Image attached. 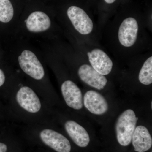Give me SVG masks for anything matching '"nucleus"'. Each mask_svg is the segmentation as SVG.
I'll return each instance as SVG.
<instances>
[{"label":"nucleus","instance_id":"obj_1","mask_svg":"<svg viewBox=\"0 0 152 152\" xmlns=\"http://www.w3.org/2000/svg\"><path fill=\"white\" fill-rule=\"evenodd\" d=\"M138 119L134 112L130 109L123 112L118 118L116 132L117 140L121 145L127 146L131 143Z\"/></svg>","mask_w":152,"mask_h":152},{"label":"nucleus","instance_id":"obj_2","mask_svg":"<svg viewBox=\"0 0 152 152\" xmlns=\"http://www.w3.org/2000/svg\"><path fill=\"white\" fill-rule=\"evenodd\" d=\"M20 66L24 72L37 80H41L45 75V71L40 62L33 52L25 50L18 57Z\"/></svg>","mask_w":152,"mask_h":152},{"label":"nucleus","instance_id":"obj_3","mask_svg":"<svg viewBox=\"0 0 152 152\" xmlns=\"http://www.w3.org/2000/svg\"><path fill=\"white\" fill-rule=\"evenodd\" d=\"M67 14L74 28L79 33L87 35L91 32L93 29L92 21L83 9L72 6L68 9Z\"/></svg>","mask_w":152,"mask_h":152},{"label":"nucleus","instance_id":"obj_4","mask_svg":"<svg viewBox=\"0 0 152 152\" xmlns=\"http://www.w3.org/2000/svg\"><path fill=\"white\" fill-rule=\"evenodd\" d=\"M138 29L135 19L129 17L124 19L120 25L118 34L121 45L125 47L133 46L137 40Z\"/></svg>","mask_w":152,"mask_h":152},{"label":"nucleus","instance_id":"obj_5","mask_svg":"<svg viewBox=\"0 0 152 152\" xmlns=\"http://www.w3.org/2000/svg\"><path fill=\"white\" fill-rule=\"evenodd\" d=\"M40 137L47 145L58 152H70V143L67 139L59 133L49 129L41 132Z\"/></svg>","mask_w":152,"mask_h":152},{"label":"nucleus","instance_id":"obj_6","mask_svg":"<svg viewBox=\"0 0 152 152\" xmlns=\"http://www.w3.org/2000/svg\"><path fill=\"white\" fill-rule=\"evenodd\" d=\"M91 66L99 73L106 75L111 72L113 63L107 55L99 49H95L87 53Z\"/></svg>","mask_w":152,"mask_h":152},{"label":"nucleus","instance_id":"obj_7","mask_svg":"<svg viewBox=\"0 0 152 152\" xmlns=\"http://www.w3.org/2000/svg\"><path fill=\"white\" fill-rule=\"evenodd\" d=\"M18 103L23 109L31 113H37L40 110L41 104L36 93L29 87H23L17 93Z\"/></svg>","mask_w":152,"mask_h":152},{"label":"nucleus","instance_id":"obj_8","mask_svg":"<svg viewBox=\"0 0 152 152\" xmlns=\"http://www.w3.org/2000/svg\"><path fill=\"white\" fill-rule=\"evenodd\" d=\"M63 97L67 105L75 110H80L83 107V95L81 91L72 81L67 80L61 87Z\"/></svg>","mask_w":152,"mask_h":152},{"label":"nucleus","instance_id":"obj_9","mask_svg":"<svg viewBox=\"0 0 152 152\" xmlns=\"http://www.w3.org/2000/svg\"><path fill=\"white\" fill-rule=\"evenodd\" d=\"M78 75L83 82L99 90L104 89L107 83V80L104 75L99 73L89 65L81 66L78 70Z\"/></svg>","mask_w":152,"mask_h":152},{"label":"nucleus","instance_id":"obj_10","mask_svg":"<svg viewBox=\"0 0 152 152\" xmlns=\"http://www.w3.org/2000/svg\"><path fill=\"white\" fill-rule=\"evenodd\" d=\"M83 103L87 110L95 115H103L108 110V104L105 99L95 91H89L85 94Z\"/></svg>","mask_w":152,"mask_h":152},{"label":"nucleus","instance_id":"obj_11","mask_svg":"<svg viewBox=\"0 0 152 152\" xmlns=\"http://www.w3.org/2000/svg\"><path fill=\"white\" fill-rule=\"evenodd\" d=\"M65 127L68 134L77 145L82 148L88 145L90 137L84 128L73 121H67Z\"/></svg>","mask_w":152,"mask_h":152},{"label":"nucleus","instance_id":"obj_12","mask_svg":"<svg viewBox=\"0 0 152 152\" xmlns=\"http://www.w3.org/2000/svg\"><path fill=\"white\" fill-rule=\"evenodd\" d=\"M132 141L136 152H146L152 147L151 136L148 129L143 126H138L135 128Z\"/></svg>","mask_w":152,"mask_h":152},{"label":"nucleus","instance_id":"obj_13","mask_svg":"<svg viewBox=\"0 0 152 152\" xmlns=\"http://www.w3.org/2000/svg\"><path fill=\"white\" fill-rule=\"evenodd\" d=\"M28 29L32 32H41L48 29L51 21L49 17L43 12L37 11L32 13L26 21Z\"/></svg>","mask_w":152,"mask_h":152},{"label":"nucleus","instance_id":"obj_14","mask_svg":"<svg viewBox=\"0 0 152 152\" xmlns=\"http://www.w3.org/2000/svg\"><path fill=\"white\" fill-rule=\"evenodd\" d=\"M139 80L142 84L149 85L152 83V57L144 62L139 75Z\"/></svg>","mask_w":152,"mask_h":152},{"label":"nucleus","instance_id":"obj_15","mask_svg":"<svg viewBox=\"0 0 152 152\" xmlns=\"http://www.w3.org/2000/svg\"><path fill=\"white\" fill-rule=\"evenodd\" d=\"M14 16V9L10 0H0V21L8 23Z\"/></svg>","mask_w":152,"mask_h":152},{"label":"nucleus","instance_id":"obj_16","mask_svg":"<svg viewBox=\"0 0 152 152\" xmlns=\"http://www.w3.org/2000/svg\"><path fill=\"white\" fill-rule=\"evenodd\" d=\"M5 81V76L2 70L0 69V87L1 86Z\"/></svg>","mask_w":152,"mask_h":152},{"label":"nucleus","instance_id":"obj_17","mask_svg":"<svg viewBox=\"0 0 152 152\" xmlns=\"http://www.w3.org/2000/svg\"><path fill=\"white\" fill-rule=\"evenodd\" d=\"M7 149L5 144L0 142V152H6Z\"/></svg>","mask_w":152,"mask_h":152},{"label":"nucleus","instance_id":"obj_18","mask_svg":"<svg viewBox=\"0 0 152 152\" xmlns=\"http://www.w3.org/2000/svg\"><path fill=\"white\" fill-rule=\"evenodd\" d=\"M116 0H104L105 2L107 4H112L115 3Z\"/></svg>","mask_w":152,"mask_h":152}]
</instances>
